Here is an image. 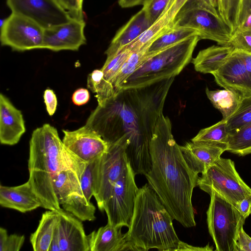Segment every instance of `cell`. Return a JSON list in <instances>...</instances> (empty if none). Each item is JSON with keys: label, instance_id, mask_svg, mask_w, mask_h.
<instances>
[{"label": "cell", "instance_id": "6da1fadb", "mask_svg": "<svg viewBox=\"0 0 251 251\" xmlns=\"http://www.w3.org/2000/svg\"><path fill=\"white\" fill-rule=\"evenodd\" d=\"M175 77L116 92L103 105H98L85 125L108 144L126 138L127 158L136 175L150 171V143Z\"/></svg>", "mask_w": 251, "mask_h": 251}, {"label": "cell", "instance_id": "7a4b0ae2", "mask_svg": "<svg viewBox=\"0 0 251 251\" xmlns=\"http://www.w3.org/2000/svg\"><path fill=\"white\" fill-rule=\"evenodd\" d=\"M172 129L170 119L162 113L150 143L151 168L145 176L173 219L192 227L196 225L192 197L200 177L186 162Z\"/></svg>", "mask_w": 251, "mask_h": 251}, {"label": "cell", "instance_id": "3957f363", "mask_svg": "<svg viewBox=\"0 0 251 251\" xmlns=\"http://www.w3.org/2000/svg\"><path fill=\"white\" fill-rule=\"evenodd\" d=\"M86 163L64 146L54 126L45 124L34 130L29 141L28 180L41 202V207L61 209L53 187L56 175L68 169L82 174Z\"/></svg>", "mask_w": 251, "mask_h": 251}, {"label": "cell", "instance_id": "277c9868", "mask_svg": "<svg viewBox=\"0 0 251 251\" xmlns=\"http://www.w3.org/2000/svg\"><path fill=\"white\" fill-rule=\"evenodd\" d=\"M173 220L156 193L146 183L138 190L126 238L138 251H176L181 241L174 228Z\"/></svg>", "mask_w": 251, "mask_h": 251}, {"label": "cell", "instance_id": "5b68a950", "mask_svg": "<svg viewBox=\"0 0 251 251\" xmlns=\"http://www.w3.org/2000/svg\"><path fill=\"white\" fill-rule=\"evenodd\" d=\"M199 35H194L151 56L126 80L121 90L144 87L175 77L192 61Z\"/></svg>", "mask_w": 251, "mask_h": 251}, {"label": "cell", "instance_id": "8992f818", "mask_svg": "<svg viewBox=\"0 0 251 251\" xmlns=\"http://www.w3.org/2000/svg\"><path fill=\"white\" fill-rule=\"evenodd\" d=\"M206 212L209 233L216 251H236V243L246 219L231 202L214 191Z\"/></svg>", "mask_w": 251, "mask_h": 251}, {"label": "cell", "instance_id": "52a82bcc", "mask_svg": "<svg viewBox=\"0 0 251 251\" xmlns=\"http://www.w3.org/2000/svg\"><path fill=\"white\" fill-rule=\"evenodd\" d=\"M174 26L196 30L201 39L229 46L232 33L220 16L198 0H188L176 15Z\"/></svg>", "mask_w": 251, "mask_h": 251}, {"label": "cell", "instance_id": "ba28073f", "mask_svg": "<svg viewBox=\"0 0 251 251\" xmlns=\"http://www.w3.org/2000/svg\"><path fill=\"white\" fill-rule=\"evenodd\" d=\"M199 188L208 193L214 191L235 207L243 199L251 197V188L241 178L234 162L220 157L202 174Z\"/></svg>", "mask_w": 251, "mask_h": 251}, {"label": "cell", "instance_id": "9c48e42d", "mask_svg": "<svg viewBox=\"0 0 251 251\" xmlns=\"http://www.w3.org/2000/svg\"><path fill=\"white\" fill-rule=\"evenodd\" d=\"M127 145L124 137L109 144L107 151L100 159L95 176L94 197L101 212L116 182L129 163L126 154Z\"/></svg>", "mask_w": 251, "mask_h": 251}, {"label": "cell", "instance_id": "30bf717a", "mask_svg": "<svg viewBox=\"0 0 251 251\" xmlns=\"http://www.w3.org/2000/svg\"><path fill=\"white\" fill-rule=\"evenodd\" d=\"M135 175L129 163L104 204L107 223L114 226H130L139 189L135 183Z\"/></svg>", "mask_w": 251, "mask_h": 251}, {"label": "cell", "instance_id": "8fae6325", "mask_svg": "<svg viewBox=\"0 0 251 251\" xmlns=\"http://www.w3.org/2000/svg\"><path fill=\"white\" fill-rule=\"evenodd\" d=\"M0 31L1 45L13 50L42 49L44 28L25 16L11 13L3 20Z\"/></svg>", "mask_w": 251, "mask_h": 251}, {"label": "cell", "instance_id": "7c38bea8", "mask_svg": "<svg viewBox=\"0 0 251 251\" xmlns=\"http://www.w3.org/2000/svg\"><path fill=\"white\" fill-rule=\"evenodd\" d=\"M12 13L25 16L44 29L69 22L72 18L56 0H6Z\"/></svg>", "mask_w": 251, "mask_h": 251}, {"label": "cell", "instance_id": "4fadbf2b", "mask_svg": "<svg viewBox=\"0 0 251 251\" xmlns=\"http://www.w3.org/2000/svg\"><path fill=\"white\" fill-rule=\"evenodd\" d=\"M64 146L85 162L102 155L109 144L97 132L86 126L75 130H63Z\"/></svg>", "mask_w": 251, "mask_h": 251}, {"label": "cell", "instance_id": "5bb4252c", "mask_svg": "<svg viewBox=\"0 0 251 251\" xmlns=\"http://www.w3.org/2000/svg\"><path fill=\"white\" fill-rule=\"evenodd\" d=\"M84 20L72 18L68 22L44 29L42 49L53 51L77 50L86 43Z\"/></svg>", "mask_w": 251, "mask_h": 251}, {"label": "cell", "instance_id": "9a60e30c", "mask_svg": "<svg viewBox=\"0 0 251 251\" xmlns=\"http://www.w3.org/2000/svg\"><path fill=\"white\" fill-rule=\"evenodd\" d=\"M212 75L216 83L242 97L251 95V79L238 49H234L225 63Z\"/></svg>", "mask_w": 251, "mask_h": 251}, {"label": "cell", "instance_id": "2e32d148", "mask_svg": "<svg viewBox=\"0 0 251 251\" xmlns=\"http://www.w3.org/2000/svg\"><path fill=\"white\" fill-rule=\"evenodd\" d=\"M56 226L61 251H90L81 221L62 208Z\"/></svg>", "mask_w": 251, "mask_h": 251}, {"label": "cell", "instance_id": "e0dca14e", "mask_svg": "<svg viewBox=\"0 0 251 251\" xmlns=\"http://www.w3.org/2000/svg\"><path fill=\"white\" fill-rule=\"evenodd\" d=\"M22 112L4 94L0 95V142L2 145L17 144L25 132Z\"/></svg>", "mask_w": 251, "mask_h": 251}, {"label": "cell", "instance_id": "ac0fdd59", "mask_svg": "<svg viewBox=\"0 0 251 251\" xmlns=\"http://www.w3.org/2000/svg\"><path fill=\"white\" fill-rule=\"evenodd\" d=\"M179 147L191 169L195 173L202 174L227 151V144L191 141Z\"/></svg>", "mask_w": 251, "mask_h": 251}, {"label": "cell", "instance_id": "d6986e66", "mask_svg": "<svg viewBox=\"0 0 251 251\" xmlns=\"http://www.w3.org/2000/svg\"><path fill=\"white\" fill-rule=\"evenodd\" d=\"M122 227L108 223L87 235L90 251H138L129 242L126 234H123Z\"/></svg>", "mask_w": 251, "mask_h": 251}, {"label": "cell", "instance_id": "ffe728a7", "mask_svg": "<svg viewBox=\"0 0 251 251\" xmlns=\"http://www.w3.org/2000/svg\"><path fill=\"white\" fill-rule=\"evenodd\" d=\"M151 25L147 11L142 8L117 32L105 51L107 57H111L123 50Z\"/></svg>", "mask_w": 251, "mask_h": 251}, {"label": "cell", "instance_id": "44dd1931", "mask_svg": "<svg viewBox=\"0 0 251 251\" xmlns=\"http://www.w3.org/2000/svg\"><path fill=\"white\" fill-rule=\"evenodd\" d=\"M0 205L21 213L31 211L42 206L28 180L16 186H6L0 184Z\"/></svg>", "mask_w": 251, "mask_h": 251}, {"label": "cell", "instance_id": "7402d4cb", "mask_svg": "<svg viewBox=\"0 0 251 251\" xmlns=\"http://www.w3.org/2000/svg\"><path fill=\"white\" fill-rule=\"evenodd\" d=\"M233 50L230 46L213 45L200 50L192 60L195 70L203 74H212L225 63Z\"/></svg>", "mask_w": 251, "mask_h": 251}, {"label": "cell", "instance_id": "603a6c76", "mask_svg": "<svg viewBox=\"0 0 251 251\" xmlns=\"http://www.w3.org/2000/svg\"><path fill=\"white\" fill-rule=\"evenodd\" d=\"M59 220L57 210H49L43 213L36 230L30 237V242L34 251H49Z\"/></svg>", "mask_w": 251, "mask_h": 251}, {"label": "cell", "instance_id": "cb8c5ba5", "mask_svg": "<svg viewBox=\"0 0 251 251\" xmlns=\"http://www.w3.org/2000/svg\"><path fill=\"white\" fill-rule=\"evenodd\" d=\"M63 209L81 221H93L96 219V207L88 201L83 192L71 193L59 200Z\"/></svg>", "mask_w": 251, "mask_h": 251}, {"label": "cell", "instance_id": "d4e9b609", "mask_svg": "<svg viewBox=\"0 0 251 251\" xmlns=\"http://www.w3.org/2000/svg\"><path fill=\"white\" fill-rule=\"evenodd\" d=\"M206 96L213 106L222 113L223 119L227 120L236 111L240 103L242 96L232 90H210L205 89Z\"/></svg>", "mask_w": 251, "mask_h": 251}, {"label": "cell", "instance_id": "484cf974", "mask_svg": "<svg viewBox=\"0 0 251 251\" xmlns=\"http://www.w3.org/2000/svg\"><path fill=\"white\" fill-rule=\"evenodd\" d=\"M173 27V26L169 17L166 13L164 12L161 16L150 27L123 50H128L131 52H136L143 49H149L151 44L157 38Z\"/></svg>", "mask_w": 251, "mask_h": 251}, {"label": "cell", "instance_id": "4316f807", "mask_svg": "<svg viewBox=\"0 0 251 251\" xmlns=\"http://www.w3.org/2000/svg\"><path fill=\"white\" fill-rule=\"evenodd\" d=\"M87 86L89 90L96 94L98 105L100 106L103 105L116 93L113 85L106 79L101 69H96L89 74Z\"/></svg>", "mask_w": 251, "mask_h": 251}, {"label": "cell", "instance_id": "83f0119b", "mask_svg": "<svg viewBox=\"0 0 251 251\" xmlns=\"http://www.w3.org/2000/svg\"><path fill=\"white\" fill-rule=\"evenodd\" d=\"M82 174L75 170L68 169L62 170L56 175L53 187L58 200L73 192H82L81 186Z\"/></svg>", "mask_w": 251, "mask_h": 251}, {"label": "cell", "instance_id": "f1b7e54d", "mask_svg": "<svg viewBox=\"0 0 251 251\" xmlns=\"http://www.w3.org/2000/svg\"><path fill=\"white\" fill-rule=\"evenodd\" d=\"M196 35L199 36V33L195 29L174 26L157 38L149 46L148 52L150 54L156 53Z\"/></svg>", "mask_w": 251, "mask_h": 251}, {"label": "cell", "instance_id": "f546056e", "mask_svg": "<svg viewBox=\"0 0 251 251\" xmlns=\"http://www.w3.org/2000/svg\"><path fill=\"white\" fill-rule=\"evenodd\" d=\"M148 50L131 52L112 82L116 92L120 91L128 77L151 56Z\"/></svg>", "mask_w": 251, "mask_h": 251}, {"label": "cell", "instance_id": "4dcf8cb0", "mask_svg": "<svg viewBox=\"0 0 251 251\" xmlns=\"http://www.w3.org/2000/svg\"><path fill=\"white\" fill-rule=\"evenodd\" d=\"M226 151L241 156L251 153V122L229 134Z\"/></svg>", "mask_w": 251, "mask_h": 251}, {"label": "cell", "instance_id": "1f68e13d", "mask_svg": "<svg viewBox=\"0 0 251 251\" xmlns=\"http://www.w3.org/2000/svg\"><path fill=\"white\" fill-rule=\"evenodd\" d=\"M228 136L226 121L222 119L213 126L201 129L191 139V141L197 143L227 144Z\"/></svg>", "mask_w": 251, "mask_h": 251}, {"label": "cell", "instance_id": "d6a6232c", "mask_svg": "<svg viewBox=\"0 0 251 251\" xmlns=\"http://www.w3.org/2000/svg\"><path fill=\"white\" fill-rule=\"evenodd\" d=\"M251 122V95L242 97L239 106L234 114L226 120L229 134Z\"/></svg>", "mask_w": 251, "mask_h": 251}, {"label": "cell", "instance_id": "836d02e7", "mask_svg": "<svg viewBox=\"0 0 251 251\" xmlns=\"http://www.w3.org/2000/svg\"><path fill=\"white\" fill-rule=\"evenodd\" d=\"M131 52L129 50H123L111 57H106L101 69L106 79L112 82Z\"/></svg>", "mask_w": 251, "mask_h": 251}, {"label": "cell", "instance_id": "e575fe53", "mask_svg": "<svg viewBox=\"0 0 251 251\" xmlns=\"http://www.w3.org/2000/svg\"><path fill=\"white\" fill-rule=\"evenodd\" d=\"M100 157L86 163L85 169L81 177L82 191L88 201H91L92 197L94 196L95 174Z\"/></svg>", "mask_w": 251, "mask_h": 251}, {"label": "cell", "instance_id": "d590c367", "mask_svg": "<svg viewBox=\"0 0 251 251\" xmlns=\"http://www.w3.org/2000/svg\"><path fill=\"white\" fill-rule=\"evenodd\" d=\"M25 240L24 235H8L6 229L0 228V251H19Z\"/></svg>", "mask_w": 251, "mask_h": 251}, {"label": "cell", "instance_id": "8d00e7d4", "mask_svg": "<svg viewBox=\"0 0 251 251\" xmlns=\"http://www.w3.org/2000/svg\"><path fill=\"white\" fill-rule=\"evenodd\" d=\"M229 46L251 53V27L235 31L232 35Z\"/></svg>", "mask_w": 251, "mask_h": 251}, {"label": "cell", "instance_id": "74e56055", "mask_svg": "<svg viewBox=\"0 0 251 251\" xmlns=\"http://www.w3.org/2000/svg\"><path fill=\"white\" fill-rule=\"evenodd\" d=\"M172 0H150L143 6L149 18L153 24L166 10Z\"/></svg>", "mask_w": 251, "mask_h": 251}, {"label": "cell", "instance_id": "f35d334b", "mask_svg": "<svg viewBox=\"0 0 251 251\" xmlns=\"http://www.w3.org/2000/svg\"><path fill=\"white\" fill-rule=\"evenodd\" d=\"M250 27H251V0H242L238 17L237 27L235 31L245 29Z\"/></svg>", "mask_w": 251, "mask_h": 251}, {"label": "cell", "instance_id": "ab89813d", "mask_svg": "<svg viewBox=\"0 0 251 251\" xmlns=\"http://www.w3.org/2000/svg\"><path fill=\"white\" fill-rule=\"evenodd\" d=\"M43 97L46 110L49 115L52 116L55 113L57 105L56 95L52 89L47 88L44 91Z\"/></svg>", "mask_w": 251, "mask_h": 251}, {"label": "cell", "instance_id": "60d3db41", "mask_svg": "<svg viewBox=\"0 0 251 251\" xmlns=\"http://www.w3.org/2000/svg\"><path fill=\"white\" fill-rule=\"evenodd\" d=\"M236 251H251V237L246 233L243 226L239 231L236 243Z\"/></svg>", "mask_w": 251, "mask_h": 251}, {"label": "cell", "instance_id": "b9f144b4", "mask_svg": "<svg viewBox=\"0 0 251 251\" xmlns=\"http://www.w3.org/2000/svg\"><path fill=\"white\" fill-rule=\"evenodd\" d=\"M188 0H172L166 8L165 12L173 26L176 15Z\"/></svg>", "mask_w": 251, "mask_h": 251}, {"label": "cell", "instance_id": "7bdbcfd3", "mask_svg": "<svg viewBox=\"0 0 251 251\" xmlns=\"http://www.w3.org/2000/svg\"><path fill=\"white\" fill-rule=\"evenodd\" d=\"M90 96L88 89L80 88L76 90L72 95V101L76 105L81 106L87 103Z\"/></svg>", "mask_w": 251, "mask_h": 251}, {"label": "cell", "instance_id": "ee69618b", "mask_svg": "<svg viewBox=\"0 0 251 251\" xmlns=\"http://www.w3.org/2000/svg\"><path fill=\"white\" fill-rule=\"evenodd\" d=\"M241 214L246 219L251 214V197H246L236 205Z\"/></svg>", "mask_w": 251, "mask_h": 251}, {"label": "cell", "instance_id": "f6af8a7d", "mask_svg": "<svg viewBox=\"0 0 251 251\" xmlns=\"http://www.w3.org/2000/svg\"><path fill=\"white\" fill-rule=\"evenodd\" d=\"M72 18L78 19L75 0H56Z\"/></svg>", "mask_w": 251, "mask_h": 251}, {"label": "cell", "instance_id": "bcb514c9", "mask_svg": "<svg viewBox=\"0 0 251 251\" xmlns=\"http://www.w3.org/2000/svg\"><path fill=\"white\" fill-rule=\"evenodd\" d=\"M213 250V247L210 246L209 244L204 247H198L190 245L181 241L176 251H209Z\"/></svg>", "mask_w": 251, "mask_h": 251}, {"label": "cell", "instance_id": "7dc6e473", "mask_svg": "<svg viewBox=\"0 0 251 251\" xmlns=\"http://www.w3.org/2000/svg\"><path fill=\"white\" fill-rule=\"evenodd\" d=\"M238 50L244 62L246 71L251 79V53L242 50Z\"/></svg>", "mask_w": 251, "mask_h": 251}, {"label": "cell", "instance_id": "c3c4849f", "mask_svg": "<svg viewBox=\"0 0 251 251\" xmlns=\"http://www.w3.org/2000/svg\"><path fill=\"white\" fill-rule=\"evenodd\" d=\"M150 0H119V5L123 8H129L137 5H144Z\"/></svg>", "mask_w": 251, "mask_h": 251}, {"label": "cell", "instance_id": "681fc988", "mask_svg": "<svg viewBox=\"0 0 251 251\" xmlns=\"http://www.w3.org/2000/svg\"><path fill=\"white\" fill-rule=\"evenodd\" d=\"M212 11L220 15L219 13L220 0H198Z\"/></svg>", "mask_w": 251, "mask_h": 251}, {"label": "cell", "instance_id": "f907efd6", "mask_svg": "<svg viewBox=\"0 0 251 251\" xmlns=\"http://www.w3.org/2000/svg\"><path fill=\"white\" fill-rule=\"evenodd\" d=\"M49 251H61L58 232L56 227L55 229L53 235L49 249Z\"/></svg>", "mask_w": 251, "mask_h": 251}, {"label": "cell", "instance_id": "816d5d0a", "mask_svg": "<svg viewBox=\"0 0 251 251\" xmlns=\"http://www.w3.org/2000/svg\"><path fill=\"white\" fill-rule=\"evenodd\" d=\"M83 1V0H75L77 18L79 20H84Z\"/></svg>", "mask_w": 251, "mask_h": 251}]
</instances>
